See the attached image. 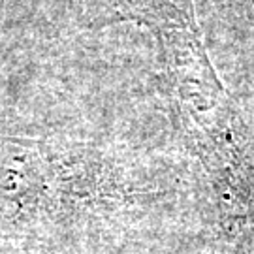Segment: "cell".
Instances as JSON below:
<instances>
[{
  "label": "cell",
  "instance_id": "cell-2",
  "mask_svg": "<svg viewBox=\"0 0 254 254\" xmlns=\"http://www.w3.org/2000/svg\"><path fill=\"white\" fill-rule=\"evenodd\" d=\"M53 145L0 136V243H44L96 194L94 175Z\"/></svg>",
  "mask_w": 254,
  "mask_h": 254
},
{
  "label": "cell",
  "instance_id": "cell-1",
  "mask_svg": "<svg viewBox=\"0 0 254 254\" xmlns=\"http://www.w3.org/2000/svg\"><path fill=\"white\" fill-rule=\"evenodd\" d=\"M123 17L153 30L162 46L179 100L187 143L201 162L215 194L251 187L253 170L236 109L215 75L190 0H125Z\"/></svg>",
  "mask_w": 254,
  "mask_h": 254
}]
</instances>
